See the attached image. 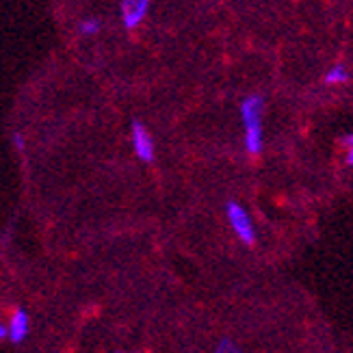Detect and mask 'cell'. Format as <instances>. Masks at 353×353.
<instances>
[{
	"mask_svg": "<svg viewBox=\"0 0 353 353\" xmlns=\"http://www.w3.org/2000/svg\"><path fill=\"white\" fill-rule=\"evenodd\" d=\"M263 109L265 100L260 96H248L241 102V121L245 132V150L252 157L263 152Z\"/></svg>",
	"mask_w": 353,
	"mask_h": 353,
	"instance_id": "6da1fadb",
	"label": "cell"
},
{
	"mask_svg": "<svg viewBox=\"0 0 353 353\" xmlns=\"http://www.w3.org/2000/svg\"><path fill=\"white\" fill-rule=\"evenodd\" d=\"M225 214H228V223L234 230V234L245 243V245H254L256 243V228L250 219L248 210L236 202H228L225 204Z\"/></svg>",
	"mask_w": 353,
	"mask_h": 353,
	"instance_id": "7a4b0ae2",
	"label": "cell"
},
{
	"mask_svg": "<svg viewBox=\"0 0 353 353\" xmlns=\"http://www.w3.org/2000/svg\"><path fill=\"white\" fill-rule=\"evenodd\" d=\"M152 0H121L119 3V15H121V24L126 30H134L139 26L145 15L150 11Z\"/></svg>",
	"mask_w": 353,
	"mask_h": 353,
	"instance_id": "3957f363",
	"label": "cell"
},
{
	"mask_svg": "<svg viewBox=\"0 0 353 353\" xmlns=\"http://www.w3.org/2000/svg\"><path fill=\"white\" fill-rule=\"evenodd\" d=\"M130 139H132V150H134L137 157H139L141 161H145V163L154 161L157 145H154V139H152V134L148 132V128L141 124V121H134V124H132Z\"/></svg>",
	"mask_w": 353,
	"mask_h": 353,
	"instance_id": "277c9868",
	"label": "cell"
},
{
	"mask_svg": "<svg viewBox=\"0 0 353 353\" xmlns=\"http://www.w3.org/2000/svg\"><path fill=\"white\" fill-rule=\"evenodd\" d=\"M9 334H7V339L15 345H20L26 341V336L30 332V321H28V314L26 310H15L11 321H9V325H7Z\"/></svg>",
	"mask_w": 353,
	"mask_h": 353,
	"instance_id": "5b68a950",
	"label": "cell"
},
{
	"mask_svg": "<svg viewBox=\"0 0 353 353\" xmlns=\"http://www.w3.org/2000/svg\"><path fill=\"white\" fill-rule=\"evenodd\" d=\"M349 81V72L343 65H334L327 74H325V83L327 85H341Z\"/></svg>",
	"mask_w": 353,
	"mask_h": 353,
	"instance_id": "8992f818",
	"label": "cell"
},
{
	"mask_svg": "<svg viewBox=\"0 0 353 353\" xmlns=\"http://www.w3.org/2000/svg\"><path fill=\"white\" fill-rule=\"evenodd\" d=\"M100 28H102V24H100V20H96V18H87V20H83L81 26H79L81 35H85V37H94V35H98V33H100Z\"/></svg>",
	"mask_w": 353,
	"mask_h": 353,
	"instance_id": "52a82bcc",
	"label": "cell"
},
{
	"mask_svg": "<svg viewBox=\"0 0 353 353\" xmlns=\"http://www.w3.org/2000/svg\"><path fill=\"white\" fill-rule=\"evenodd\" d=\"M217 351L219 353H236L239 351V347L230 341V339H221L219 343H217Z\"/></svg>",
	"mask_w": 353,
	"mask_h": 353,
	"instance_id": "ba28073f",
	"label": "cell"
},
{
	"mask_svg": "<svg viewBox=\"0 0 353 353\" xmlns=\"http://www.w3.org/2000/svg\"><path fill=\"white\" fill-rule=\"evenodd\" d=\"M345 145L349 148V152H347V165L353 167V134L347 137V139H345Z\"/></svg>",
	"mask_w": 353,
	"mask_h": 353,
	"instance_id": "9c48e42d",
	"label": "cell"
},
{
	"mask_svg": "<svg viewBox=\"0 0 353 353\" xmlns=\"http://www.w3.org/2000/svg\"><path fill=\"white\" fill-rule=\"evenodd\" d=\"M13 143H15V148H18V150H24V137L20 132H15L13 134Z\"/></svg>",
	"mask_w": 353,
	"mask_h": 353,
	"instance_id": "30bf717a",
	"label": "cell"
},
{
	"mask_svg": "<svg viewBox=\"0 0 353 353\" xmlns=\"http://www.w3.org/2000/svg\"><path fill=\"white\" fill-rule=\"evenodd\" d=\"M7 334H9L7 325H3V323H0V341H5V339H7Z\"/></svg>",
	"mask_w": 353,
	"mask_h": 353,
	"instance_id": "8fae6325",
	"label": "cell"
}]
</instances>
